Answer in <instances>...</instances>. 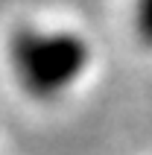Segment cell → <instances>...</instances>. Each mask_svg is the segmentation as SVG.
Here are the masks:
<instances>
[{
  "label": "cell",
  "mask_w": 152,
  "mask_h": 155,
  "mask_svg": "<svg viewBox=\"0 0 152 155\" xmlns=\"http://www.w3.org/2000/svg\"><path fill=\"white\" fill-rule=\"evenodd\" d=\"M6 61L29 97L56 100L88 70L91 44L73 29L21 24L6 38Z\"/></svg>",
  "instance_id": "cell-1"
},
{
  "label": "cell",
  "mask_w": 152,
  "mask_h": 155,
  "mask_svg": "<svg viewBox=\"0 0 152 155\" xmlns=\"http://www.w3.org/2000/svg\"><path fill=\"white\" fill-rule=\"evenodd\" d=\"M132 29H135L137 41L152 50V0H135V9H132Z\"/></svg>",
  "instance_id": "cell-2"
}]
</instances>
